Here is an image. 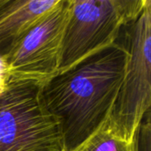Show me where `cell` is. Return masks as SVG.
I'll return each mask as SVG.
<instances>
[{
    "mask_svg": "<svg viewBox=\"0 0 151 151\" xmlns=\"http://www.w3.org/2000/svg\"><path fill=\"white\" fill-rule=\"evenodd\" d=\"M137 151H150L151 126L150 111H149L142 119L135 136Z\"/></svg>",
    "mask_w": 151,
    "mask_h": 151,
    "instance_id": "8",
    "label": "cell"
},
{
    "mask_svg": "<svg viewBox=\"0 0 151 151\" xmlns=\"http://www.w3.org/2000/svg\"><path fill=\"white\" fill-rule=\"evenodd\" d=\"M67 0H59L34 23L4 58L10 83L42 85L59 70Z\"/></svg>",
    "mask_w": 151,
    "mask_h": 151,
    "instance_id": "5",
    "label": "cell"
},
{
    "mask_svg": "<svg viewBox=\"0 0 151 151\" xmlns=\"http://www.w3.org/2000/svg\"><path fill=\"white\" fill-rule=\"evenodd\" d=\"M39 87L13 82L0 96V151H63L59 128L41 103Z\"/></svg>",
    "mask_w": 151,
    "mask_h": 151,
    "instance_id": "4",
    "label": "cell"
},
{
    "mask_svg": "<svg viewBox=\"0 0 151 151\" xmlns=\"http://www.w3.org/2000/svg\"><path fill=\"white\" fill-rule=\"evenodd\" d=\"M59 0H0V57L4 58L20 36Z\"/></svg>",
    "mask_w": 151,
    "mask_h": 151,
    "instance_id": "6",
    "label": "cell"
},
{
    "mask_svg": "<svg viewBox=\"0 0 151 151\" xmlns=\"http://www.w3.org/2000/svg\"><path fill=\"white\" fill-rule=\"evenodd\" d=\"M128 57L120 89L110 113L112 129L126 140L135 139L151 105V1L127 27Z\"/></svg>",
    "mask_w": 151,
    "mask_h": 151,
    "instance_id": "3",
    "label": "cell"
},
{
    "mask_svg": "<svg viewBox=\"0 0 151 151\" xmlns=\"http://www.w3.org/2000/svg\"><path fill=\"white\" fill-rule=\"evenodd\" d=\"M149 0H67L58 73L118 42Z\"/></svg>",
    "mask_w": 151,
    "mask_h": 151,
    "instance_id": "2",
    "label": "cell"
},
{
    "mask_svg": "<svg viewBox=\"0 0 151 151\" xmlns=\"http://www.w3.org/2000/svg\"><path fill=\"white\" fill-rule=\"evenodd\" d=\"M127 57L126 45L117 42L40 85L41 103L59 128L63 151L81 144L111 113Z\"/></svg>",
    "mask_w": 151,
    "mask_h": 151,
    "instance_id": "1",
    "label": "cell"
},
{
    "mask_svg": "<svg viewBox=\"0 0 151 151\" xmlns=\"http://www.w3.org/2000/svg\"><path fill=\"white\" fill-rule=\"evenodd\" d=\"M109 116L91 135L69 151H137L135 139L128 141L119 136L112 129Z\"/></svg>",
    "mask_w": 151,
    "mask_h": 151,
    "instance_id": "7",
    "label": "cell"
},
{
    "mask_svg": "<svg viewBox=\"0 0 151 151\" xmlns=\"http://www.w3.org/2000/svg\"><path fill=\"white\" fill-rule=\"evenodd\" d=\"M10 84L9 75L4 58L0 57V96L5 92Z\"/></svg>",
    "mask_w": 151,
    "mask_h": 151,
    "instance_id": "9",
    "label": "cell"
}]
</instances>
